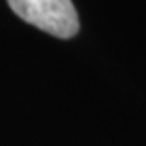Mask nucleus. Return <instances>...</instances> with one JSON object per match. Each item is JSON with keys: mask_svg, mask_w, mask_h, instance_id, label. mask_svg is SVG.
Segmentation results:
<instances>
[{"mask_svg": "<svg viewBox=\"0 0 146 146\" xmlns=\"http://www.w3.org/2000/svg\"><path fill=\"white\" fill-rule=\"evenodd\" d=\"M13 13L28 25L60 39L79 32V15L71 0H8Z\"/></svg>", "mask_w": 146, "mask_h": 146, "instance_id": "nucleus-1", "label": "nucleus"}]
</instances>
